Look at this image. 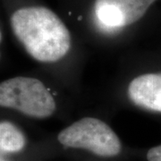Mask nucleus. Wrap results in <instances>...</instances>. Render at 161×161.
<instances>
[{
    "instance_id": "1",
    "label": "nucleus",
    "mask_w": 161,
    "mask_h": 161,
    "mask_svg": "<svg viewBox=\"0 0 161 161\" xmlns=\"http://www.w3.org/2000/svg\"><path fill=\"white\" fill-rule=\"evenodd\" d=\"M10 23L15 37L27 53L40 62H56L69 51V31L62 20L47 7L18 9L13 14Z\"/></svg>"
},
{
    "instance_id": "2",
    "label": "nucleus",
    "mask_w": 161,
    "mask_h": 161,
    "mask_svg": "<svg viewBox=\"0 0 161 161\" xmlns=\"http://www.w3.org/2000/svg\"><path fill=\"white\" fill-rule=\"evenodd\" d=\"M0 106L35 118H47L56 110L55 99L46 86L31 77H14L0 84Z\"/></svg>"
},
{
    "instance_id": "3",
    "label": "nucleus",
    "mask_w": 161,
    "mask_h": 161,
    "mask_svg": "<svg viewBox=\"0 0 161 161\" xmlns=\"http://www.w3.org/2000/svg\"><path fill=\"white\" fill-rule=\"evenodd\" d=\"M60 143L76 149H84L100 157H114L121 151V142L105 122L84 117L66 127L58 134Z\"/></svg>"
},
{
    "instance_id": "4",
    "label": "nucleus",
    "mask_w": 161,
    "mask_h": 161,
    "mask_svg": "<svg viewBox=\"0 0 161 161\" xmlns=\"http://www.w3.org/2000/svg\"><path fill=\"white\" fill-rule=\"evenodd\" d=\"M157 0H95L98 21L111 28H122L136 23Z\"/></svg>"
},
{
    "instance_id": "5",
    "label": "nucleus",
    "mask_w": 161,
    "mask_h": 161,
    "mask_svg": "<svg viewBox=\"0 0 161 161\" xmlns=\"http://www.w3.org/2000/svg\"><path fill=\"white\" fill-rule=\"evenodd\" d=\"M128 96L140 108L161 113V73L134 78L128 87Z\"/></svg>"
},
{
    "instance_id": "6",
    "label": "nucleus",
    "mask_w": 161,
    "mask_h": 161,
    "mask_svg": "<svg viewBox=\"0 0 161 161\" xmlns=\"http://www.w3.org/2000/svg\"><path fill=\"white\" fill-rule=\"evenodd\" d=\"M26 140L23 132L8 121L0 123V150L2 153H15L25 147Z\"/></svg>"
},
{
    "instance_id": "7",
    "label": "nucleus",
    "mask_w": 161,
    "mask_h": 161,
    "mask_svg": "<svg viewBox=\"0 0 161 161\" xmlns=\"http://www.w3.org/2000/svg\"><path fill=\"white\" fill-rule=\"evenodd\" d=\"M149 161H161V145L151 148L147 153Z\"/></svg>"
},
{
    "instance_id": "8",
    "label": "nucleus",
    "mask_w": 161,
    "mask_h": 161,
    "mask_svg": "<svg viewBox=\"0 0 161 161\" xmlns=\"http://www.w3.org/2000/svg\"><path fill=\"white\" fill-rule=\"evenodd\" d=\"M0 161H7L6 159H5L4 158H1V159H0Z\"/></svg>"
}]
</instances>
